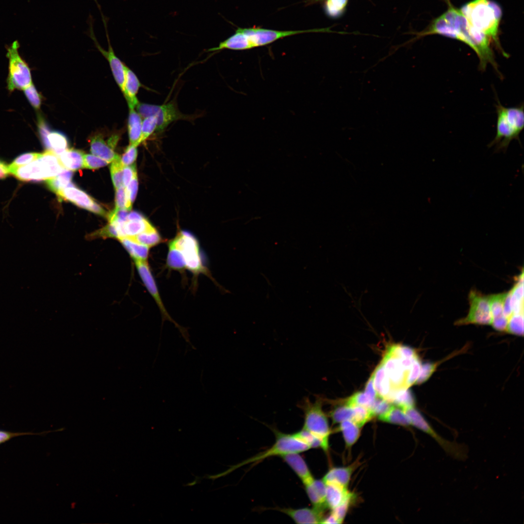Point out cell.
<instances>
[{
	"instance_id": "836d02e7",
	"label": "cell",
	"mask_w": 524,
	"mask_h": 524,
	"mask_svg": "<svg viewBox=\"0 0 524 524\" xmlns=\"http://www.w3.org/2000/svg\"><path fill=\"white\" fill-rule=\"evenodd\" d=\"M73 176L71 170L64 169L58 175L46 180L49 189L57 196L71 182Z\"/></svg>"
},
{
	"instance_id": "94428289",
	"label": "cell",
	"mask_w": 524,
	"mask_h": 524,
	"mask_svg": "<svg viewBox=\"0 0 524 524\" xmlns=\"http://www.w3.org/2000/svg\"><path fill=\"white\" fill-rule=\"evenodd\" d=\"M9 173V166L0 160V179L5 178Z\"/></svg>"
},
{
	"instance_id": "ee69618b",
	"label": "cell",
	"mask_w": 524,
	"mask_h": 524,
	"mask_svg": "<svg viewBox=\"0 0 524 524\" xmlns=\"http://www.w3.org/2000/svg\"><path fill=\"white\" fill-rule=\"evenodd\" d=\"M123 166L119 157L112 161L110 166V172L112 181L115 189L123 186Z\"/></svg>"
},
{
	"instance_id": "d4e9b609",
	"label": "cell",
	"mask_w": 524,
	"mask_h": 524,
	"mask_svg": "<svg viewBox=\"0 0 524 524\" xmlns=\"http://www.w3.org/2000/svg\"><path fill=\"white\" fill-rule=\"evenodd\" d=\"M374 385L377 397L386 399L392 389L389 379L381 362L374 371Z\"/></svg>"
},
{
	"instance_id": "d6a6232c",
	"label": "cell",
	"mask_w": 524,
	"mask_h": 524,
	"mask_svg": "<svg viewBox=\"0 0 524 524\" xmlns=\"http://www.w3.org/2000/svg\"><path fill=\"white\" fill-rule=\"evenodd\" d=\"M44 147L47 150H51L58 155L67 149V139L62 133L50 131L47 135Z\"/></svg>"
},
{
	"instance_id": "d590c367",
	"label": "cell",
	"mask_w": 524,
	"mask_h": 524,
	"mask_svg": "<svg viewBox=\"0 0 524 524\" xmlns=\"http://www.w3.org/2000/svg\"><path fill=\"white\" fill-rule=\"evenodd\" d=\"M153 227L144 217L140 219L128 220L123 226L125 237H132Z\"/></svg>"
},
{
	"instance_id": "5bb4252c",
	"label": "cell",
	"mask_w": 524,
	"mask_h": 524,
	"mask_svg": "<svg viewBox=\"0 0 524 524\" xmlns=\"http://www.w3.org/2000/svg\"><path fill=\"white\" fill-rule=\"evenodd\" d=\"M381 362L390 381L392 390L408 389L406 386L408 374L403 369L399 358L387 351Z\"/></svg>"
},
{
	"instance_id": "f35d334b",
	"label": "cell",
	"mask_w": 524,
	"mask_h": 524,
	"mask_svg": "<svg viewBox=\"0 0 524 524\" xmlns=\"http://www.w3.org/2000/svg\"><path fill=\"white\" fill-rule=\"evenodd\" d=\"M375 399L365 392H358L348 397L345 405L351 408L361 406L369 409Z\"/></svg>"
},
{
	"instance_id": "8fae6325",
	"label": "cell",
	"mask_w": 524,
	"mask_h": 524,
	"mask_svg": "<svg viewBox=\"0 0 524 524\" xmlns=\"http://www.w3.org/2000/svg\"><path fill=\"white\" fill-rule=\"evenodd\" d=\"M136 107L142 118L155 117L157 131H163L174 121L187 118L186 115L179 112L175 104L171 102L162 105L139 103Z\"/></svg>"
},
{
	"instance_id": "7c38bea8",
	"label": "cell",
	"mask_w": 524,
	"mask_h": 524,
	"mask_svg": "<svg viewBox=\"0 0 524 524\" xmlns=\"http://www.w3.org/2000/svg\"><path fill=\"white\" fill-rule=\"evenodd\" d=\"M240 29L248 37L254 48L265 46L278 39L299 33L332 32L329 28L299 31H277L261 28H240Z\"/></svg>"
},
{
	"instance_id": "1f68e13d",
	"label": "cell",
	"mask_w": 524,
	"mask_h": 524,
	"mask_svg": "<svg viewBox=\"0 0 524 524\" xmlns=\"http://www.w3.org/2000/svg\"><path fill=\"white\" fill-rule=\"evenodd\" d=\"M378 418L386 423L405 427L411 426L409 418L403 410L395 405H393L387 411L378 416Z\"/></svg>"
},
{
	"instance_id": "681fc988",
	"label": "cell",
	"mask_w": 524,
	"mask_h": 524,
	"mask_svg": "<svg viewBox=\"0 0 524 524\" xmlns=\"http://www.w3.org/2000/svg\"><path fill=\"white\" fill-rule=\"evenodd\" d=\"M109 162L95 155L84 154L83 167L97 169L107 165Z\"/></svg>"
},
{
	"instance_id": "be15d7a7",
	"label": "cell",
	"mask_w": 524,
	"mask_h": 524,
	"mask_svg": "<svg viewBox=\"0 0 524 524\" xmlns=\"http://www.w3.org/2000/svg\"><path fill=\"white\" fill-rule=\"evenodd\" d=\"M143 218H144V217L140 213L136 212H132L128 214L127 221L140 219Z\"/></svg>"
},
{
	"instance_id": "e0dca14e",
	"label": "cell",
	"mask_w": 524,
	"mask_h": 524,
	"mask_svg": "<svg viewBox=\"0 0 524 524\" xmlns=\"http://www.w3.org/2000/svg\"><path fill=\"white\" fill-rule=\"evenodd\" d=\"M279 511L290 517L297 524H321L324 510L315 508L298 509L279 508Z\"/></svg>"
},
{
	"instance_id": "7a4b0ae2",
	"label": "cell",
	"mask_w": 524,
	"mask_h": 524,
	"mask_svg": "<svg viewBox=\"0 0 524 524\" xmlns=\"http://www.w3.org/2000/svg\"><path fill=\"white\" fill-rule=\"evenodd\" d=\"M459 10L473 28L493 39L501 48L497 33L502 10L497 3L491 0H473Z\"/></svg>"
},
{
	"instance_id": "6f0895ef",
	"label": "cell",
	"mask_w": 524,
	"mask_h": 524,
	"mask_svg": "<svg viewBox=\"0 0 524 524\" xmlns=\"http://www.w3.org/2000/svg\"><path fill=\"white\" fill-rule=\"evenodd\" d=\"M138 186V181L137 174L133 178L129 184L126 187L127 195L132 204L136 196Z\"/></svg>"
},
{
	"instance_id": "3957f363",
	"label": "cell",
	"mask_w": 524,
	"mask_h": 524,
	"mask_svg": "<svg viewBox=\"0 0 524 524\" xmlns=\"http://www.w3.org/2000/svg\"><path fill=\"white\" fill-rule=\"evenodd\" d=\"M496 132L488 147H494L496 152H505L511 141L519 140V135L524 127V105L506 107L498 101Z\"/></svg>"
},
{
	"instance_id": "52a82bcc",
	"label": "cell",
	"mask_w": 524,
	"mask_h": 524,
	"mask_svg": "<svg viewBox=\"0 0 524 524\" xmlns=\"http://www.w3.org/2000/svg\"><path fill=\"white\" fill-rule=\"evenodd\" d=\"M323 400L317 396L315 402H312L306 397L299 403L298 407L304 412L302 428L328 441L331 430L327 416L322 409Z\"/></svg>"
},
{
	"instance_id": "ffe728a7",
	"label": "cell",
	"mask_w": 524,
	"mask_h": 524,
	"mask_svg": "<svg viewBox=\"0 0 524 524\" xmlns=\"http://www.w3.org/2000/svg\"><path fill=\"white\" fill-rule=\"evenodd\" d=\"M281 457L295 472L304 485L314 479L305 461L298 453H289Z\"/></svg>"
},
{
	"instance_id": "6125c7cd",
	"label": "cell",
	"mask_w": 524,
	"mask_h": 524,
	"mask_svg": "<svg viewBox=\"0 0 524 524\" xmlns=\"http://www.w3.org/2000/svg\"><path fill=\"white\" fill-rule=\"evenodd\" d=\"M321 524H339V523L334 516L330 513L327 517L324 518Z\"/></svg>"
},
{
	"instance_id": "ab89813d",
	"label": "cell",
	"mask_w": 524,
	"mask_h": 524,
	"mask_svg": "<svg viewBox=\"0 0 524 524\" xmlns=\"http://www.w3.org/2000/svg\"><path fill=\"white\" fill-rule=\"evenodd\" d=\"M352 409L353 416L351 421L360 427H362L375 417L371 411L364 406H355L352 407Z\"/></svg>"
},
{
	"instance_id": "f546056e",
	"label": "cell",
	"mask_w": 524,
	"mask_h": 524,
	"mask_svg": "<svg viewBox=\"0 0 524 524\" xmlns=\"http://www.w3.org/2000/svg\"><path fill=\"white\" fill-rule=\"evenodd\" d=\"M386 400L403 410L415 406L414 398L408 389L393 390Z\"/></svg>"
},
{
	"instance_id": "6da1fadb",
	"label": "cell",
	"mask_w": 524,
	"mask_h": 524,
	"mask_svg": "<svg viewBox=\"0 0 524 524\" xmlns=\"http://www.w3.org/2000/svg\"><path fill=\"white\" fill-rule=\"evenodd\" d=\"M448 2L447 10L426 28V34H439L464 42L476 53L481 70H484L490 64L498 71L490 46L491 38L473 28L460 11L452 5L449 0Z\"/></svg>"
},
{
	"instance_id": "74e56055",
	"label": "cell",
	"mask_w": 524,
	"mask_h": 524,
	"mask_svg": "<svg viewBox=\"0 0 524 524\" xmlns=\"http://www.w3.org/2000/svg\"><path fill=\"white\" fill-rule=\"evenodd\" d=\"M348 0H325L326 14L331 18H338L345 12Z\"/></svg>"
},
{
	"instance_id": "11a10c76",
	"label": "cell",
	"mask_w": 524,
	"mask_h": 524,
	"mask_svg": "<svg viewBox=\"0 0 524 524\" xmlns=\"http://www.w3.org/2000/svg\"><path fill=\"white\" fill-rule=\"evenodd\" d=\"M129 211L126 209L115 208L109 215V223H124L127 221Z\"/></svg>"
},
{
	"instance_id": "277c9868",
	"label": "cell",
	"mask_w": 524,
	"mask_h": 524,
	"mask_svg": "<svg viewBox=\"0 0 524 524\" xmlns=\"http://www.w3.org/2000/svg\"><path fill=\"white\" fill-rule=\"evenodd\" d=\"M64 168L58 156L51 150H47L30 163L19 167L9 168V173L24 181L47 180L59 174Z\"/></svg>"
},
{
	"instance_id": "2e32d148",
	"label": "cell",
	"mask_w": 524,
	"mask_h": 524,
	"mask_svg": "<svg viewBox=\"0 0 524 524\" xmlns=\"http://www.w3.org/2000/svg\"><path fill=\"white\" fill-rule=\"evenodd\" d=\"M507 292L488 295L492 322L491 326L499 331L506 332L508 320L504 314V303Z\"/></svg>"
},
{
	"instance_id": "9a60e30c",
	"label": "cell",
	"mask_w": 524,
	"mask_h": 524,
	"mask_svg": "<svg viewBox=\"0 0 524 524\" xmlns=\"http://www.w3.org/2000/svg\"><path fill=\"white\" fill-rule=\"evenodd\" d=\"M516 277L515 283L508 292L504 303V314L508 322L511 316L517 313L524 312V274Z\"/></svg>"
},
{
	"instance_id": "f1b7e54d",
	"label": "cell",
	"mask_w": 524,
	"mask_h": 524,
	"mask_svg": "<svg viewBox=\"0 0 524 524\" xmlns=\"http://www.w3.org/2000/svg\"><path fill=\"white\" fill-rule=\"evenodd\" d=\"M326 485V505L327 508L331 510L339 506L344 500L350 491L348 489L338 485Z\"/></svg>"
},
{
	"instance_id": "f5cc1de1",
	"label": "cell",
	"mask_w": 524,
	"mask_h": 524,
	"mask_svg": "<svg viewBox=\"0 0 524 524\" xmlns=\"http://www.w3.org/2000/svg\"><path fill=\"white\" fill-rule=\"evenodd\" d=\"M435 363L426 362L421 364V368L416 384H421L426 381L435 371Z\"/></svg>"
},
{
	"instance_id": "e575fe53",
	"label": "cell",
	"mask_w": 524,
	"mask_h": 524,
	"mask_svg": "<svg viewBox=\"0 0 524 524\" xmlns=\"http://www.w3.org/2000/svg\"><path fill=\"white\" fill-rule=\"evenodd\" d=\"M293 434L295 437L307 444L310 448H321L326 452H327L328 450V441H326L303 428Z\"/></svg>"
},
{
	"instance_id": "60d3db41",
	"label": "cell",
	"mask_w": 524,
	"mask_h": 524,
	"mask_svg": "<svg viewBox=\"0 0 524 524\" xmlns=\"http://www.w3.org/2000/svg\"><path fill=\"white\" fill-rule=\"evenodd\" d=\"M333 424H340L345 420H351L353 416L352 408L345 405L335 407L329 412Z\"/></svg>"
},
{
	"instance_id": "4dcf8cb0",
	"label": "cell",
	"mask_w": 524,
	"mask_h": 524,
	"mask_svg": "<svg viewBox=\"0 0 524 524\" xmlns=\"http://www.w3.org/2000/svg\"><path fill=\"white\" fill-rule=\"evenodd\" d=\"M338 428L342 433L345 446L348 449L354 445L360 436L361 427L351 420L340 423Z\"/></svg>"
},
{
	"instance_id": "603a6c76",
	"label": "cell",
	"mask_w": 524,
	"mask_h": 524,
	"mask_svg": "<svg viewBox=\"0 0 524 524\" xmlns=\"http://www.w3.org/2000/svg\"><path fill=\"white\" fill-rule=\"evenodd\" d=\"M306 493L314 508L325 510L326 485L322 480L314 479L304 485Z\"/></svg>"
},
{
	"instance_id": "d6986e66",
	"label": "cell",
	"mask_w": 524,
	"mask_h": 524,
	"mask_svg": "<svg viewBox=\"0 0 524 524\" xmlns=\"http://www.w3.org/2000/svg\"><path fill=\"white\" fill-rule=\"evenodd\" d=\"M81 208L90 210L95 202L88 194L77 188L71 182L58 196Z\"/></svg>"
},
{
	"instance_id": "c3c4849f",
	"label": "cell",
	"mask_w": 524,
	"mask_h": 524,
	"mask_svg": "<svg viewBox=\"0 0 524 524\" xmlns=\"http://www.w3.org/2000/svg\"><path fill=\"white\" fill-rule=\"evenodd\" d=\"M392 405L385 399L377 397L369 409L374 416H378L387 411Z\"/></svg>"
},
{
	"instance_id": "cb8c5ba5",
	"label": "cell",
	"mask_w": 524,
	"mask_h": 524,
	"mask_svg": "<svg viewBox=\"0 0 524 524\" xmlns=\"http://www.w3.org/2000/svg\"><path fill=\"white\" fill-rule=\"evenodd\" d=\"M142 118L139 114L135 110V108H129L128 129L130 145L137 147L141 143Z\"/></svg>"
},
{
	"instance_id": "4fadbf2b",
	"label": "cell",
	"mask_w": 524,
	"mask_h": 524,
	"mask_svg": "<svg viewBox=\"0 0 524 524\" xmlns=\"http://www.w3.org/2000/svg\"><path fill=\"white\" fill-rule=\"evenodd\" d=\"M134 262L137 271L145 286L155 299L163 315V321L166 320L173 323L175 327L179 329L185 341L190 344L191 342L187 328L180 326L173 320L164 307L147 261H135Z\"/></svg>"
},
{
	"instance_id": "ba28073f",
	"label": "cell",
	"mask_w": 524,
	"mask_h": 524,
	"mask_svg": "<svg viewBox=\"0 0 524 524\" xmlns=\"http://www.w3.org/2000/svg\"><path fill=\"white\" fill-rule=\"evenodd\" d=\"M19 43L16 40L7 48L9 72L7 83L10 92L16 89L24 90L32 83L30 69L19 55Z\"/></svg>"
},
{
	"instance_id": "5b68a950",
	"label": "cell",
	"mask_w": 524,
	"mask_h": 524,
	"mask_svg": "<svg viewBox=\"0 0 524 524\" xmlns=\"http://www.w3.org/2000/svg\"><path fill=\"white\" fill-rule=\"evenodd\" d=\"M274 431L276 435V441L272 446L252 458L231 466L226 472L221 473V475H226L244 465L256 463L270 457L277 456L281 457L292 453H299L310 449L307 444L295 437L293 434H285L276 430Z\"/></svg>"
},
{
	"instance_id": "e7e4bbea",
	"label": "cell",
	"mask_w": 524,
	"mask_h": 524,
	"mask_svg": "<svg viewBox=\"0 0 524 524\" xmlns=\"http://www.w3.org/2000/svg\"><path fill=\"white\" fill-rule=\"evenodd\" d=\"M325 0H308V3H309V4H313V3H317V2H321V1H325Z\"/></svg>"
},
{
	"instance_id": "4316f807",
	"label": "cell",
	"mask_w": 524,
	"mask_h": 524,
	"mask_svg": "<svg viewBox=\"0 0 524 524\" xmlns=\"http://www.w3.org/2000/svg\"><path fill=\"white\" fill-rule=\"evenodd\" d=\"M90 150L93 155L110 163L119 157L100 136H96L90 142Z\"/></svg>"
},
{
	"instance_id": "484cf974",
	"label": "cell",
	"mask_w": 524,
	"mask_h": 524,
	"mask_svg": "<svg viewBox=\"0 0 524 524\" xmlns=\"http://www.w3.org/2000/svg\"><path fill=\"white\" fill-rule=\"evenodd\" d=\"M58 156L64 169L76 171L83 167L84 153L81 150L67 149Z\"/></svg>"
},
{
	"instance_id": "44dd1931",
	"label": "cell",
	"mask_w": 524,
	"mask_h": 524,
	"mask_svg": "<svg viewBox=\"0 0 524 524\" xmlns=\"http://www.w3.org/2000/svg\"><path fill=\"white\" fill-rule=\"evenodd\" d=\"M253 48L248 37L241 31L240 28H238L233 34L221 42L218 46L209 49L208 51H215L223 49L242 50Z\"/></svg>"
},
{
	"instance_id": "f907efd6",
	"label": "cell",
	"mask_w": 524,
	"mask_h": 524,
	"mask_svg": "<svg viewBox=\"0 0 524 524\" xmlns=\"http://www.w3.org/2000/svg\"><path fill=\"white\" fill-rule=\"evenodd\" d=\"M41 153L35 152H28L20 155L16 158L13 162L8 165L9 168H13L27 164L37 159Z\"/></svg>"
},
{
	"instance_id": "8d00e7d4",
	"label": "cell",
	"mask_w": 524,
	"mask_h": 524,
	"mask_svg": "<svg viewBox=\"0 0 524 524\" xmlns=\"http://www.w3.org/2000/svg\"><path fill=\"white\" fill-rule=\"evenodd\" d=\"M130 238L149 248L158 245L162 241V238L154 227Z\"/></svg>"
},
{
	"instance_id": "b9f144b4",
	"label": "cell",
	"mask_w": 524,
	"mask_h": 524,
	"mask_svg": "<svg viewBox=\"0 0 524 524\" xmlns=\"http://www.w3.org/2000/svg\"><path fill=\"white\" fill-rule=\"evenodd\" d=\"M523 331L524 312L513 314L508 320L506 333L523 336Z\"/></svg>"
},
{
	"instance_id": "f6af8a7d",
	"label": "cell",
	"mask_w": 524,
	"mask_h": 524,
	"mask_svg": "<svg viewBox=\"0 0 524 524\" xmlns=\"http://www.w3.org/2000/svg\"><path fill=\"white\" fill-rule=\"evenodd\" d=\"M115 207L117 209H126L129 211L131 209L132 203L129 200L123 186L115 189Z\"/></svg>"
},
{
	"instance_id": "680465c9",
	"label": "cell",
	"mask_w": 524,
	"mask_h": 524,
	"mask_svg": "<svg viewBox=\"0 0 524 524\" xmlns=\"http://www.w3.org/2000/svg\"><path fill=\"white\" fill-rule=\"evenodd\" d=\"M34 434H36L32 432H13L0 429V444L16 437Z\"/></svg>"
},
{
	"instance_id": "7dc6e473",
	"label": "cell",
	"mask_w": 524,
	"mask_h": 524,
	"mask_svg": "<svg viewBox=\"0 0 524 524\" xmlns=\"http://www.w3.org/2000/svg\"><path fill=\"white\" fill-rule=\"evenodd\" d=\"M23 90L31 105L34 109H39L41 105V97L33 84L31 83Z\"/></svg>"
},
{
	"instance_id": "bcb514c9",
	"label": "cell",
	"mask_w": 524,
	"mask_h": 524,
	"mask_svg": "<svg viewBox=\"0 0 524 524\" xmlns=\"http://www.w3.org/2000/svg\"><path fill=\"white\" fill-rule=\"evenodd\" d=\"M157 127V120L155 116H149L142 121V136L141 143L147 139L155 131Z\"/></svg>"
},
{
	"instance_id": "7bdbcfd3",
	"label": "cell",
	"mask_w": 524,
	"mask_h": 524,
	"mask_svg": "<svg viewBox=\"0 0 524 524\" xmlns=\"http://www.w3.org/2000/svg\"><path fill=\"white\" fill-rule=\"evenodd\" d=\"M354 497V494L350 491L347 497L339 506L331 510V513L337 519L339 524L342 523L344 520Z\"/></svg>"
},
{
	"instance_id": "9f6ffc18",
	"label": "cell",
	"mask_w": 524,
	"mask_h": 524,
	"mask_svg": "<svg viewBox=\"0 0 524 524\" xmlns=\"http://www.w3.org/2000/svg\"><path fill=\"white\" fill-rule=\"evenodd\" d=\"M137 174L136 165L133 164L125 166L123 168V185L126 187L133 178Z\"/></svg>"
},
{
	"instance_id": "8992f818",
	"label": "cell",
	"mask_w": 524,
	"mask_h": 524,
	"mask_svg": "<svg viewBox=\"0 0 524 524\" xmlns=\"http://www.w3.org/2000/svg\"><path fill=\"white\" fill-rule=\"evenodd\" d=\"M94 0L98 8L101 15L108 42V50H105L101 47L96 38L94 29L95 19L90 14H89L86 20V23L88 25V27L84 33L93 40L95 47L108 61L114 77L122 92L123 91L125 80V66L124 65L120 60L115 55L111 44L108 30V22L109 20V18L104 15L102 11L101 7L98 0Z\"/></svg>"
},
{
	"instance_id": "83f0119b",
	"label": "cell",
	"mask_w": 524,
	"mask_h": 524,
	"mask_svg": "<svg viewBox=\"0 0 524 524\" xmlns=\"http://www.w3.org/2000/svg\"><path fill=\"white\" fill-rule=\"evenodd\" d=\"M134 261H147L149 247L130 237L118 240Z\"/></svg>"
},
{
	"instance_id": "816d5d0a",
	"label": "cell",
	"mask_w": 524,
	"mask_h": 524,
	"mask_svg": "<svg viewBox=\"0 0 524 524\" xmlns=\"http://www.w3.org/2000/svg\"><path fill=\"white\" fill-rule=\"evenodd\" d=\"M137 156V147L130 145L126 148L125 153L120 158V161L123 166L132 164L134 163Z\"/></svg>"
},
{
	"instance_id": "ac0fdd59",
	"label": "cell",
	"mask_w": 524,
	"mask_h": 524,
	"mask_svg": "<svg viewBox=\"0 0 524 524\" xmlns=\"http://www.w3.org/2000/svg\"><path fill=\"white\" fill-rule=\"evenodd\" d=\"M358 463L357 461L347 466L333 467L327 472L322 480L326 484L336 485L348 489L351 476Z\"/></svg>"
},
{
	"instance_id": "db71d44e",
	"label": "cell",
	"mask_w": 524,
	"mask_h": 524,
	"mask_svg": "<svg viewBox=\"0 0 524 524\" xmlns=\"http://www.w3.org/2000/svg\"><path fill=\"white\" fill-rule=\"evenodd\" d=\"M421 364L420 359L419 357H417L413 361L410 372L407 377L406 386L408 388L413 384H415L420 372Z\"/></svg>"
},
{
	"instance_id": "7402d4cb",
	"label": "cell",
	"mask_w": 524,
	"mask_h": 524,
	"mask_svg": "<svg viewBox=\"0 0 524 524\" xmlns=\"http://www.w3.org/2000/svg\"><path fill=\"white\" fill-rule=\"evenodd\" d=\"M141 83L134 73L125 66V80L123 91L129 108H135L139 103L136 95Z\"/></svg>"
},
{
	"instance_id": "91938a15",
	"label": "cell",
	"mask_w": 524,
	"mask_h": 524,
	"mask_svg": "<svg viewBox=\"0 0 524 524\" xmlns=\"http://www.w3.org/2000/svg\"><path fill=\"white\" fill-rule=\"evenodd\" d=\"M89 211L103 216L106 214L105 211L96 202L94 203Z\"/></svg>"
},
{
	"instance_id": "30bf717a",
	"label": "cell",
	"mask_w": 524,
	"mask_h": 524,
	"mask_svg": "<svg viewBox=\"0 0 524 524\" xmlns=\"http://www.w3.org/2000/svg\"><path fill=\"white\" fill-rule=\"evenodd\" d=\"M468 300L469 310L467 316L458 320L455 325H491L492 315L488 295L473 289L469 292Z\"/></svg>"
},
{
	"instance_id": "9c48e42d",
	"label": "cell",
	"mask_w": 524,
	"mask_h": 524,
	"mask_svg": "<svg viewBox=\"0 0 524 524\" xmlns=\"http://www.w3.org/2000/svg\"><path fill=\"white\" fill-rule=\"evenodd\" d=\"M180 252L185 264V268L198 274L205 272L201 259L198 242L190 233L180 231L169 244Z\"/></svg>"
}]
</instances>
